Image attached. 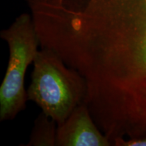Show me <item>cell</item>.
Instances as JSON below:
<instances>
[{
    "instance_id": "obj_5",
    "label": "cell",
    "mask_w": 146,
    "mask_h": 146,
    "mask_svg": "<svg viewBox=\"0 0 146 146\" xmlns=\"http://www.w3.org/2000/svg\"><path fill=\"white\" fill-rule=\"evenodd\" d=\"M115 145L125 146H146V138L132 139L129 141H125L122 138H117L113 141Z\"/></svg>"
},
{
    "instance_id": "obj_3",
    "label": "cell",
    "mask_w": 146,
    "mask_h": 146,
    "mask_svg": "<svg viewBox=\"0 0 146 146\" xmlns=\"http://www.w3.org/2000/svg\"><path fill=\"white\" fill-rule=\"evenodd\" d=\"M112 142L95 123L85 103L58 125L56 146H109Z\"/></svg>"
},
{
    "instance_id": "obj_2",
    "label": "cell",
    "mask_w": 146,
    "mask_h": 146,
    "mask_svg": "<svg viewBox=\"0 0 146 146\" xmlns=\"http://www.w3.org/2000/svg\"><path fill=\"white\" fill-rule=\"evenodd\" d=\"M0 37L7 43L9 59L0 87V121L12 120L26 108L27 92L25 78L29 66L40 46L31 16L24 13L8 28L1 30Z\"/></svg>"
},
{
    "instance_id": "obj_4",
    "label": "cell",
    "mask_w": 146,
    "mask_h": 146,
    "mask_svg": "<svg viewBox=\"0 0 146 146\" xmlns=\"http://www.w3.org/2000/svg\"><path fill=\"white\" fill-rule=\"evenodd\" d=\"M58 125L41 112L34 121L29 141L25 146H56Z\"/></svg>"
},
{
    "instance_id": "obj_1",
    "label": "cell",
    "mask_w": 146,
    "mask_h": 146,
    "mask_svg": "<svg viewBox=\"0 0 146 146\" xmlns=\"http://www.w3.org/2000/svg\"><path fill=\"white\" fill-rule=\"evenodd\" d=\"M27 99L36 104L58 125L62 124L76 107L85 103L87 82L48 49L38 51L33 61Z\"/></svg>"
}]
</instances>
